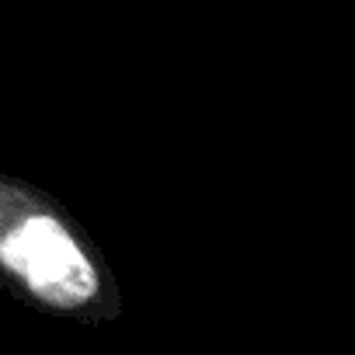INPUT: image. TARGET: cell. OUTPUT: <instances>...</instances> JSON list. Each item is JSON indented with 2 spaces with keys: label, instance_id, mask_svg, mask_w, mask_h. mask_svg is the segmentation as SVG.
<instances>
[{
  "label": "cell",
  "instance_id": "6da1fadb",
  "mask_svg": "<svg viewBox=\"0 0 355 355\" xmlns=\"http://www.w3.org/2000/svg\"><path fill=\"white\" fill-rule=\"evenodd\" d=\"M0 286L49 317L115 320L122 293L87 230L42 189L0 171Z\"/></svg>",
  "mask_w": 355,
  "mask_h": 355
}]
</instances>
